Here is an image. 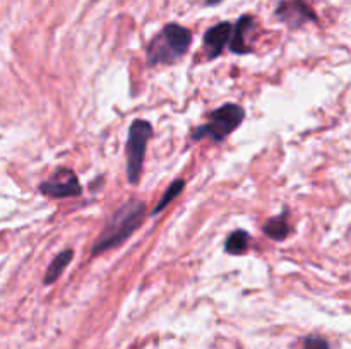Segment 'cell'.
Segmentation results:
<instances>
[{
    "label": "cell",
    "instance_id": "8992f818",
    "mask_svg": "<svg viewBox=\"0 0 351 349\" xmlns=\"http://www.w3.org/2000/svg\"><path fill=\"white\" fill-rule=\"evenodd\" d=\"M276 17L290 27H300L305 23L317 21V16L305 0H281L276 9Z\"/></svg>",
    "mask_w": 351,
    "mask_h": 349
},
{
    "label": "cell",
    "instance_id": "9c48e42d",
    "mask_svg": "<svg viewBox=\"0 0 351 349\" xmlns=\"http://www.w3.org/2000/svg\"><path fill=\"white\" fill-rule=\"evenodd\" d=\"M72 257H74V252H72V250H64V252L58 253L53 259V262L48 266L47 274H45V284H53L55 281L62 276L65 267L72 262Z\"/></svg>",
    "mask_w": 351,
    "mask_h": 349
},
{
    "label": "cell",
    "instance_id": "8fae6325",
    "mask_svg": "<svg viewBox=\"0 0 351 349\" xmlns=\"http://www.w3.org/2000/svg\"><path fill=\"white\" fill-rule=\"evenodd\" d=\"M225 248L232 255H242V253H245L249 250V233H245L243 229L232 233L228 236V240H226Z\"/></svg>",
    "mask_w": 351,
    "mask_h": 349
},
{
    "label": "cell",
    "instance_id": "277c9868",
    "mask_svg": "<svg viewBox=\"0 0 351 349\" xmlns=\"http://www.w3.org/2000/svg\"><path fill=\"white\" fill-rule=\"evenodd\" d=\"M151 133H153V127L146 120H136L130 125L129 140H127V174H129L130 183L139 181Z\"/></svg>",
    "mask_w": 351,
    "mask_h": 349
},
{
    "label": "cell",
    "instance_id": "3957f363",
    "mask_svg": "<svg viewBox=\"0 0 351 349\" xmlns=\"http://www.w3.org/2000/svg\"><path fill=\"white\" fill-rule=\"evenodd\" d=\"M243 112L242 106L239 105H225L221 108H218L216 112L211 113V122L206 123V125L197 127L192 132V139L199 140L202 137H211L215 142H221L225 140L240 123L243 122Z\"/></svg>",
    "mask_w": 351,
    "mask_h": 349
},
{
    "label": "cell",
    "instance_id": "6da1fadb",
    "mask_svg": "<svg viewBox=\"0 0 351 349\" xmlns=\"http://www.w3.org/2000/svg\"><path fill=\"white\" fill-rule=\"evenodd\" d=\"M146 218V205L141 201H129L119 209L106 222L105 229L91 248V255H99L110 248L122 245L127 238L134 235Z\"/></svg>",
    "mask_w": 351,
    "mask_h": 349
},
{
    "label": "cell",
    "instance_id": "30bf717a",
    "mask_svg": "<svg viewBox=\"0 0 351 349\" xmlns=\"http://www.w3.org/2000/svg\"><path fill=\"white\" fill-rule=\"evenodd\" d=\"M264 233H266L269 238L276 240V242H283L285 238L290 233V226H288V218L287 214H280L278 218L269 219V221L264 224Z\"/></svg>",
    "mask_w": 351,
    "mask_h": 349
},
{
    "label": "cell",
    "instance_id": "52a82bcc",
    "mask_svg": "<svg viewBox=\"0 0 351 349\" xmlns=\"http://www.w3.org/2000/svg\"><path fill=\"white\" fill-rule=\"evenodd\" d=\"M232 31L233 26L230 23H219L208 29V33L204 34V47L209 58H215L221 53L223 48L230 43Z\"/></svg>",
    "mask_w": 351,
    "mask_h": 349
},
{
    "label": "cell",
    "instance_id": "5bb4252c",
    "mask_svg": "<svg viewBox=\"0 0 351 349\" xmlns=\"http://www.w3.org/2000/svg\"><path fill=\"white\" fill-rule=\"evenodd\" d=\"M219 2H221V0H206L208 5H215V3H219Z\"/></svg>",
    "mask_w": 351,
    "mask_h": 349
},
{
    "label": "cell",
    "instance_id": "7a4b0ae2",
    "mask_svg": "<svg viewBox=\"0 0 351 349\" xmlns=\"http://www.w3.org/2000/svg\"><path fill=\"white\" fill-rule=\"evenodd\" d=\"M191 47V31L180 24L170 23L147 44V60L151 65L173 64L184 57Z\"/></svg>",
    "mask_w": 351,
    "mask_h": 349
},
{
    "label": "cell",
    "instance_id": "4fadbf2b",
    "mask_svg": "<svg viewBox=\"0 0 351 349\" xmlns=\"http://www.w3.org/2000/svg\"><path fill=\"white\" fill-rule=\"evenodd\" d=\"M302 349H329V342L321 335H308L304 339Z\"/></svg>",
    "mask_w": 351,
    "mask_h": 349
},
{
    "label": "cell",
    "instance_id": "7c38bea8",
    "mask_svg": "<svg viewBox=\"0 0 351 349\" xmlns=\"http://www.w3.org/2000/svg\"><path fill=\"white\" fill-rule=\"evenodd\" d=\"M184 187H185V181H184V180H175L173 183H171L170 187L167 188V192H165L163 197L160 198V202H158L156 207L153 209V216H156L158 212L163 211V209L167 207V205L170 204V202H173L175 198H177L178 195L182 194V190H184Z\"/></svg>",
    "mask_w": 351,
    "mask_h": 349
},
{
    "label": "cell",
    "instance_id": "ba28073f",
    "mask_svg": "<svg viewBox=\"0 0 351 349\" xmlns=\"http://www.w3.org/2000/svg\"><path fill=\"white\" fill-rule=\"evenodd\" d=\"M254 26V19L250 16H242L233 27L232 38H230V50L233 53H249L250 48L245 44V36L250 27Z\"/></svg>",
    "mask_w": 351,
    "mask_h": 349
},
{
    "label": "cell",
    "instance_id": "5b68a950",
    "mask_svg": "<svg viewBox=\"0 0 351 349\" xmlns=\"http://www.w3.org/2000/svg\"><path fill=\"white\" fill-rule=\"evenodd\" d=\"M40 192L53 198L77 197L81 194V183L72 170H58L40 185Z\"/></svg>",
    "mask_w": 351,
    "mask_h": 349
}]
</instances>
